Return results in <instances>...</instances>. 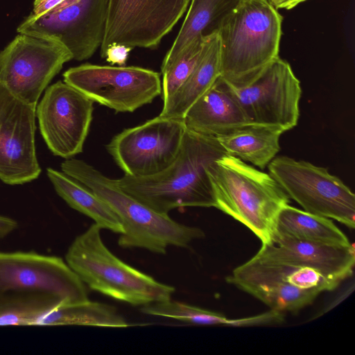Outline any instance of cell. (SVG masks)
Returning a JSON list of instances; mask_svg holds the SVG:
<instances>
[{
    "label": "cell",
    "instance_id": "6da1fadb",
    "mask_svg": "<svg viewBox=\"0 0 355 355\" xmlns=\"http://www.w3.org/2000/svg\"><path fill=\"white\" fill-rule=\"evenodd\" d=\"M226 154L216 137L186 130L176 158L166 169L142 178L124 175L117 182L123 191L160 214L185 207H215L207 169Z\"/></svg>",
    "mask_w": 355,
    "mask_h": 355
},
{
    "label": "cell",
    "instance_id": "7402d4cb",
    "mask_svg": "<svg viewBox=\"0 0 355 355\" xmlns=\"http://www.w3.org/2000/svg\"><path fill=\"white\" fill-rule=\"evenodd\" d=\"M275 236H286L338 246L352 244L345 234L328 218L310 214L289 205L284 207L278 214Z\"/></svg>",
    "mask_w": 355,
    "mask_h": 355
},
{
    "label": "cell",
    "instance_id": "ba28073f",
    "mask_svg": "<svg viewBox=\"0 0 355 355\" xmlns=\"http://www.w3.org/2000/svg\"><path fill=\"white\" fill-rule=\"evenodd\" d=\"M63 78L92 101L116 112H132L162 94L159 73L135 66L85 63L69 69Z\"/></svg>",
    "mask_w": 355,
    "mask_h": 355
},
{
    "label": "cell",
    "instance_id": "f546056e",
    "mask_svg": "<svg viewBox=\"0 0 355 355\" xmlns=\"http://www.w3.org/2000/svg\"><path fill=\"white\" fill-rule=\"evenodd\" d=\"M62 1L63 0H35L33 11L30 15L33 17L40 16L52 9Z\"/></svg>",
    "mask_w": 355,
    "mask_h": 355
},
{
    "label": "cell",
    "instance_id": "44dd1931",
    "mask_svg": "<svg viewBox=\"0 0 355 355\" xmlns=\"http://www.w3.org/2000/svg\"><path fill=\"white\" fill-rule=\"evenodd\" d=\"M284 132L278 126L251 123L217 139L227 155L264 169L280 150Z\"/></svg>",
    "mask_w": 355,
    "mask_h": 355
},
{
    "label": "cell",
    "instance_id": "4fadbf2b",
    "mask_svg": "<svg viewBox=\"0 0 355 355\" xmlns=\"http://www.w3.org/2000/svg\"><path fill=\"white\" fill-rule=\"evenodd\" d=\"M231 87L252 123L278 126L284 132L297 124L300 82L279 56L249 84Z\"/></svg>",
    "mask_w": 355,
    "mask_h": 355
},
{
    "label": "cell",
    "instance_id": "52a82bcc",
    "mask_svg": "<svg viewBox=\"0 0 355 355\" xmlns=\"http://www.w3.org/2000/svg\"><path fill=\"white\" fill-rule=\"evenodd\" d=\"M109 0H63L46 13L29 15L18 26L19 34L58 42L82 61L103 42Z\"/></svg>",
    "mask_w": 355,
    "mask_h": 355
},
{
    "label": "cell",
    "instance_id": "277c9868",
    "mask_svg": "<svg viewBox=\"0 0 355 355\" xmlns=\"http://www.w3.org/2000/svg\"><path fill=\"white\" fill-rule=\"evenodd\" d=\"M282 20L268 0H243L218 33L220 77L234 87L254 80L279 57Z\"/></svg>",
    "mask_w": 355,
    "mask_h": 355
},
{
    "label": "cell",
    "instance_id": "30bf717a",
    "mask_svg": "<svg viewBox=\"0 0 355 355\" xmlns=\"http://www.w3.org/2000/svg\"><path fill=\"white\" fill-rule=\"evenodd\" d=\"M185 131L183 120L159 115L123 130L106 147L125 175L150 176L164 171L175 160Z\"/></svg>",
    "mask_w": 355,
    "mask_h": 355
},
{
    "label": "cell",
    "instance_id": "4316f807",
    "mask_svg": "<svg viewBox=\"0 0 355 355\" xmlns=\"http://www.w3.org/2000/svg\"><path fill=\"white\" fill-rule=\"evenodd\" d=\"M202 43L193 44L172 64L161 69L163 105L181 87L196 67L200 58Z\"/></svg>",
    "mask_w": 355,
    "mask_h": 355
},
{
    "label": "cell",
    "instance_id": "7a4b0ae2",
    "mask_svg": "<svg viewBox=\"0 0 355 355\" xmlns=\"http://www.w3.org/2000/svg\"><path fill=\"white\" fill-rule=\"evenodd\" d=\"M63 173L82 183L101 198L120 220L123 232L118 240L123 248H140L164 254L167 247L187 248L205 233L199 227L179 223L158 213L123 191L117 179L110 178L87 162L66 159Z\"/></svg>",
    "mask_w": 355,
    "mask_h": 355
},
{
    "label": "cell",
    "instance_id": "9a60e30c",
    "mask_svg": "<svg viewBox=\"0 0 355 355\" xmlns=\"http://www.w3.org/2000/svg\"><path fill=\"white\" fill-rule=\"evenodd\" d=\"M36 105L24 102L0 83V180L10 185L37 179Z\"/></svg>",
    "mask_w": 355,
    "mask_h": 355
},
{
    "label": "cell",
    "instance_id": "4dcf8cb0",
    "mask_svg": "<svg viewBox=\"0 0 355 355\" xmlns=\"http://www.w3.org/2000/svg\"><path fill=\"white\" fill-rule=\"evenodd\" d=\"M17 227L18 223L15 220L0 215V239L12 233Z\"/></svg>",
    "mask_w": 355,
    "mask_h": 355
},
{
    "label": "cell",
    "instance_id": "484cf974",
    "mask_svg": "<svg viewBox=\"0 0 355 355\" xmlns=\"http://www.w3.org/2000/svg\"><path fill=\"white\" fill-rule=\"evenodd\" d=\"M140 311L144 314L177 319L193 324L230 326V319L222 313L171 299L143 305Z\"/></svg>",
    "mask_w": 355,
    "mask_h": 355
},
{
    "label": "cell",
    "instance_id": "d6986e66",
    "mask_svg": "<svg viewBox=\"0 0 355 355\" xmlns=\"http://www.w3.org/2000/svg\"><path fill=\"white\" fill-rule=\"evenodd\" d=\"M243 0H191L183 24L161 66L164 69L193 44L218 33Z\"/></svg>",
    "mask_w": 355,
    "mask_h": 355
},
{
    "label": "cell",
    "instance_id": "d4e9b609",
    "mask_svg": "<svg viewBox=\"0 0 355 355\" xmlns=\"http://www.w3.org/2000/svg\"><path fill=\"white\" fill-rule=\"evenodd\" d=\"M62 303V299L47 293L0 292V326H38L43 316Z\"/></svg>",
    "mask_w": 355,
    "mask_h": 355
},
{
    "label": "cell",
    "instance_id": "1f68e13d",
    "mask_svg": "<svg viewBox=\"0 0 355 355\" xmlns=\"http://www.w3.org/2000/svg\"><path fill=\"white\" fill-rule=\"evenodd\" d=\"M276 9L290 10L306 0H268Z\"/></svg>",
    "mask_w": 355,
    "mask_h": 355
},
{
    "label": "cell",
    "instance_id": "3957f363",
    "mask_svg": "<svg viewBox=\"0 0 355 355\" xmlns=\"http://www.w3.org/2000/svg\"><path fill=\"white\" fill-rule=\"evenodd\" d=\"M215 208L250 230L262 245L272 244L276 220L290 198L268 173L225 155L208 168Z\"/></svg>",
    "mask_w": 355,
    "mask_h": 355
},
{
    "label": "cell",
    "instance_id": "2e32d148",
    "mask_svg": "<svg viewBox=\"0 0 355 355\" xmlns=\"http://www.w3.org/2000/svg\"><path fill=\"white\" fill-rule=\"evenodd\" d=\"M254 257L265 263L312 268L339 285L353 274L355 250L353 243L338 246L275 236L272 244L262 245Z\"/></svg>",
    "mask_w": 355,
    "mask_h": 355
},
{
    "label": "cell",
    "instance_id": "8992f818",
    "mask_svg": "<svg viewBox=\"0 0 355 355\" xmlns=\"http://www.w3.org/2000/svg\"><path fill=\"white\" fill-rule=\"evenodd\" d=\"M269 174L304 211L355 227V195L326 168L287 156L275 157Z\"/></svg>",
    "mask_w": 355,
    "mask_h": 355
},
{
    "label": "cell",
    "instance_id": "7c38bea8",
    "mask_svg": "<svg viewBox=\"0 0 355 355\" xmlns=\"http://www.w3.org/2000/svg\"><path fill=\"white\" fill-rule=\"evenodd\" d=\"M90 98L59 80L49 86L36 106L42 136L51 153L65 159L83 152L93 116Z\"/></svg>",
    "mask_w": 355,
    "mask_h": 355
},
{
    "label": "cell",
    "instance_id": "83f0119b",
    "mask_svg": "<svg viewBox=\"0 0 355 355\" xmlns=\"http://www.w3.org/2000/svg\"><path fill=\"white\" fill-rule=\"evenodd\" d=\"M284 315L282 312L270 310L260 315L230 320V325L234 327H250L266 324H274L282 322Z\"/></svg>",
    "mask_w": 355,
    "mask_h": 355
},
{
    "label": "cell",
    "instance_id": "5bb4252c",
    "mask_svg": "<svg viewBox=\"0 0 355 355\" xmlns=\"http://www.w3.org/2000/svg\"><path fill=\"white\" fill-rule=\"evenodd\" d=\"M43 292L65 303L85 301V284L60 257L35 251H0V292Z\"/></svg>",
    "mask_w": 355,
    "mask_h": 355
},
{
    "label": "cell",
    "instance_id": "603a6c76",
    "mask_svg": "<svg viewBox=\"0 0 355 355\" xmlns=\"http://www.w3.org/2000/svg\"><path fill=\"white\" fill-rule=\"evenodd\" d=\"M46 173L55 191L69 206L93 219L102 229L123 233L118 216L92 190L62 171L48 168Z\"/></svg>",
    "mask_w": 355,
    "mask_h": 355
},
{
    "label": "cell",
    "instance_id": "ac0fdd59",
    "mask_svg": "<svg viewBox=\"0 0 355 355\" xmlns=\"http://www.w3.org/2000/svg\"><path fill=\"white\" fill-rule=\"evenodd\" d=\"M186 130L218 137L252 123L231 86L220 76L184 116Z\"/></svg>",
    "mask_w": 355,
    "mask_h": 355
},
{
    "label": "cell",
    "instance_id": "ffe728a7",
    "mask_svg": "<svg viewBox=\"0 0 355 355\" xmlns=\"http://www.w3.org/2000/svg\"><path fill=\"white\" fill-rule=\"evenodd\" d=\"M220 76L218 33L205 38L200 58L185 83L164 105L159 116L182 120L191 106Z\"/></svg>",
    "mask_w": 355,
    "mask_h": 355
},
{
    "label": "cell",
    "instance_id": "cb8c5ba5",
    "mask_svg": "<svg viewBox=\"0 0 355 355\" xmlns=\"http://www.w3.org/2000/svg\"><path fill=\"white\" fill-rule=\"evenodd\" d=\"M85 325L123 328L127 320L110 304L89 300L73 303H62L48 312L38 326Z\"/></svg>",
    "mask_w": 355,
    "mask_h": 355
},
{
    "label": "cell",
    "instance_id": "9c48e42d",
    "mask_svg": "<svg viewBox=\"0 0 355 355\" xmlns=\"http://www.w3.org/2000/svg\"><path fill=\"white\" fill-rule=\"evenodd\" d=\"M73 59L60 43L19 34L0 52V83L24 102L36 105L63 64Z\"/></svg>",
    "mask_w": 355,
    "mask_h": 355
},
{
    "label": "cell",
    "instance_id": "e0dca14e",
    "mask_svg": "<svg viewBox=\"0 0 355 355\" xmlns=\"http://www.w3.org/2000/svg\"><path fill=\"white\" fill-rule=\"evenodd\" d=\"M226 281L264 303L272 310L297 312L311 304L322 292L291 284L279 268L252 257L234 269Z\"/></svg>",
    "mask_w": 355,
    "mask_h": 355
},
{
    "label": "cell",
    "instance_id": "8fae6325",
    "mask_svg": "<svg viewBox=\"0 0 355 355\" xmlns=\"http://www.w3.org/2000/svg\"><path fill=\"white\" fill-rule=\"evenodd\" d=\"M191 0H109L101 55L119 44L155 49L183 16Z\"/></svg>",
    "mask_w": 355,
    "mask_h": 355
},
{
    "label": "cell",
    "instance_id": "5b68a950",
    "mask_svg": "<svg viewBox=\"0 0 355 355\" xmlns=\"http://www.w3.org/2000/svg\"><path fill=\"white\" fill-rule=\"evenodd\" d=\"M93 223L69 247L65 261L92 290L133 306L170 300L175 289L126 264L105 245Z\"/></svg>",
    "mask_w": 355,
    "mask_h": 355
},
{
    "label": "cell",
    "instance_id": "f1b7e54d",
    "mask_svg": "<svg viewBox=\"0 0 355 355\" xmlns=\"http://www.w3.org/2000/svg\"><path fill=\"white\" fill-rule=\"evenodd\" d=\"M132 49L128 46L114 44L107 49L103 58L111 64L124 66Z\"/></svg>",
    "mask_w": 355,
    "mask_h": 355
}]
</instances>
